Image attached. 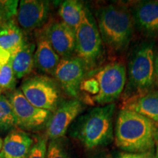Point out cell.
I'll use <instances>...</instances> for the list:
<instances>
[{
  "mask_svg": "<svg viewBox=\"0 0 158 158\" xmlns=\"http://www.w3.org/2000/svg\"><path fill=\"white\" fill-rule=\"evenodd\" d=\"M158 127L152 121L125 108L118 112L115 127L116 147L129 153L154 152Z\"/></svg>",
  "mask_w": 158,
  "mask_h": 158,
  "instance_id": "1",
  "label": "cell"
},
{
  "mask_svg": "<svg viewBox=\"0 0 158 158\" xmlns=\"http://www.w3.org/2000/svg\"><path fill=\"white\" fill-rule=\"evenodd\" d=\"M98 27L103 45L110 52L118 54L129 46L133 35L134 21L123 4H109L97 12Z\"/></svg>",
  "mask_w": 158,
  "mask_h": 158,
  "instance_id": "2",
  "label": "cell"
},
{
  "mask_svg": "<svg viewBox=\"0 0 158 158\" xmlns=\"http://www.w3.org/2000/svg\"><path fill=\"white\" fill-rule=\"evenodd\" d=\"M155 56L152 42L140 43L132 51L123 93L125 102L152 90L155 85Z\"/></svg>",
  "mask_w": 158,
  "mask_h": 158,
  "instance_id": "3",
  "label": "cell"
},
{
  "mask_svg": "<svg viewBox=\"0 0 158 158\" xmlns=\"http://www.w3.org/2000/svg\"><path fill=\"white\" fill-rule=\"evenodd\" d=\"M115 109V103L98 106L78 118L73 135L86 149H95L112 141Z\"/></svg>",
  "mask_w": 158,
  "mask_h": 158,
  "instance_id": "4",
  "label": "cell"
},
{
  "mask_svg": "<svg viewBox=\"0 0 158 158\" xmlns=\"http://www.w3.org/2000/svg\"><path fill=\"white\" fill-rule=\"evenodd\" d=\"M76 55L84 62L88 72L96 69L103 58V43L97 21L86 5L76 30Z\"/></svg>",
  "mask_w": 158,
  "mask_h": 158,
  "instance_id": "5",
  "label": "cell"
},
{
  "mask_svg": "<svg viewBox=\"0 0 158 158\" xmlns=\"http://www.w3.org/2000/svg\"><path fill=\"white\" fill-rule=\"evenodd\" d=\"M87 74L93 77L98 84L99 92L93 99V103L100 106L112 104L123 93L127 81V69L123 63H108Z\"/></svg>",
  "mask_w": 158,
  "mask_h": 158,
  "instance_id": "6",
  "label": "cell"
},
{
  "mask_svg": "<svg viewBox=\"0 0 158 158\" xmlns=\"http://www.w3.org/2000/svg\"><path fill=\"white\" fill-rule=\"evenodd\" d=\"M20 90L35 107L52 113L62 102L58 84L48 76H35L25 79Z\"/></svg>",
  "mask_w": 158,
  "mask_h": 158,
  "instance_id": "7",
  "label": "cell"
},
{
  "mask_svg": "<svg viewBox=\"0 0 158 158\" xmlns=\"http://www.w3.org/2000/svg\"><path fill=\"white\" fill-rule=\"evenodd\" d=\"M13 107L15 125L21 130H35L46 125L52 112L31 104L20 89L13 90L7 97Z\"/></svg>",
  "mask_w": 158,
  "mask_h": 158,
  "instance_id": "8",
  "label": "cell"
},
{
  "mask_svg": "<svg viewBox=\"0 0 158 158\" xmlns=\"http://www.w3.org/2000/svg\"><path fill=\"white\" fill-rule=\"evenodd\" d=\"M87 73L84 62L76 56L61 58L54 77L64 92L72 98L78 99L80 86Z\"/></svg>",
  "mask_w": 158,
  "mask_h": 158,
  "instance_id": "9",
  "label": "cell"
},
{
  "mask_svg": "<svg viewBox=\"0 0 158 158\" xmlns=\"http://www.w3.org/2000/svg\"><path fill=\"white\" fill-rule=\"evenodd\" d=\"M83 109V103L79 99L73 98L62 101L51 114L45 125L48 138L55 141L63 137Z\"/></svg>",
  "mask_w": 158,
  "mask_h": 158,
  "instance_id": "10",
  "label": "cell"
},
{
  "mask_svg": "<svg viewBox=\"0 0 158 158\" xmlns=\"http://www.w3.org/2000/svg\"><path fill=\"white\" fill-rule=\"evenodd\" d=\"M48 39L60 58L76 54V31L62 21H51L44 27Z\"/></svg>",
  "mask_w": 158,
  "mask_h": 158,
  "instance_id": "11",
  "label": "cell"
},
{
  "mask_svg": "<svg viewBox=\"0 0 158 158\" xmlns=\"http://www.w3.org/2000/svg\"><path fill=\"white\" fill-rule=\"evenodd\" d=\"M17 21L25 30H33L45 24L50 12V2L23 0L19 2Z\"/></svg>",
  "mask_w": 158,
  "mask_h": 158,
  "instance_id": "12",
  "label": "cell"
},
{
  "mask_svg": "<svg viewBox=\"0 0 158 158\" xmlns=\"http://www.w3.org/2000/svg\"><path fill=\"white\" fill-rule=\"evenodd\" d=\"M61 58L55 52L47 37L44 27L36 33V48L35 51V67L40 71L54 76Z\"/></svg>",
  "mask_w": 158,
  "mask_h": 158,
  "instance_id": "13",
  "label": "cell"
},
{
  "mask_svg": "<svg viewBox=\"0 0 158 158\" xmlns=\"http://www.w3.org/2000/svg\"><path fill=\"white\" fill-rule=\"evenodd\" d=\"M134 22L142 32L148 36L158 34V1H141L134 7Z\"/></svg>",
  "mask_w": 158,
  "mask_h": 158,
  "instance_id": "14",
  "label": "cell"
},
{
  "mask_svg": "<svg viewBox=\"0 0 158 158\" xmlns=\"http://www.w3.org/2000/svg\"><path fill=\"white\" fill-rule=\"evenodd\" d=\"M33 143L32 138L23 130H11L3 141L0 158H27Z\"/></svg>",
  "mask_w": 158,
  "mask_h": 158,
  "instance_id": "15",
  "label": "cell"
},
{
  "mask_svg": "<svg viewBox=\"0 0 158 158\" xmlns=\"http://www.w3.org/2000/svg\"><path fill=\"white\" fill-rule=\"evenodd\" d=\"M36 44L25 40L18 50L11 54L12 68L16 78L28 76L35 67V51Z\"/></svg>",
  "mask_w": 158,
  "mask_h": 158,
  "instance_id": "16",
  "label": "cell"
},
{
  "mask_svg": "<svg viewBox=\"0 0 158 158\" xmlns=\"http://www.w3.org/2000/svg\"><path fill=\"white\" fill-rule=\"evenodd\" d=\"M123 108L145 116L158 125V89H152L143 95L125 102Z\"/></svg>",
  "mask_w": 158,
  "mask_h": 158,
  "instance_id": "17",
  "label": "cell"
},
{
  "mask_svg": "<svg viewBox=\"0 0 158 158\" xmlns=\"http://www.w3.org/2000/svg\"><path fill=\"white\" fill-rule=\"evenodd\" d=\"M24 41L22 30L13 20L0 26V47L8 51L11 54L15 53Z\"/></svg>",
  "mask_w": 158,
  "mask_h": 158,
  "instance_id": "18",
  "label": "cell"
},
{
  "mask_svg": "<svg viewBox=\"0 0 158 158\" xmlns=\"http://www.w3.org/2000/svg\"><path fill=\"white\" fill-rule=\"evenodd\" d=\"M84 4L77 0H67L59 6V15L62 21L76 31L81 21Z\"/></svg>",
  "mask_w": 158,
  "mask_h": 158,
  "instance_id": "19",
  "label": "cell"
},
{
  "mask_svg": "<svg viewBox=\"0 0 158 158\" xmlns=\"http://www.w3.org/2000/svg\"><path fill=\"white\" fill-rule=\"evenodd\" d=\"M13 107L7 96H0V133L13 130L15 127Z\"/></svg>",
  "mask_w": 158,
  "mask_h": 158,
  "instance_id": "20",
  "label": "cell"
},
{
  "mask_svg": "<svg viewBox=\"0 0 158 158\" xmlns=\"http://www.w3.org/2000/svg\"><path fill=\"white\" fill-rule=\"evenodd\" d=\"M19 5L16 0H0V26L13 20L17 15Z\"/></svg>",
  "mask_w": 158,
  "mask_h": 158,
  "instance_id": "21",
  "label": "cell"
},
{
  "mask_svg": "<svg viewBox=\"0 0 158 158\" xmlns=\"http://www.w3.org/2000/svg\"><path fill=\"white\" fill-rule=\"evenodd\" d=\"M16 79L10 62L0 67V89L2 90H14Z\"/></svg>",
  "mask_w": 158,
  "mask_h": 158,
  "instance_id": "22",
  "label": "cell"
},
{
  "mask_svg": "<svg viewBox=\"0 0 158 158\" xmlns=\"http://www.w3.org/2000/svg\"><path fill=\"white\" fill-rule=\"evenodd\" d=\"M48 139L46 135L38 136L31 146L27 158H47Z\"/></svg>",
  "mask_w": 158,
  "mask_h": 158,
  "instance_id": "23",
  "label": "cell"
},
{
  "mask_svg": "<svg viewBox=\"0 0 158 158\" xmlns=\"http://www.w3.org/2000/svg\"><path fill=\"white\" fill-rule=\"evenodd\" d=\"M47 158H70V156L61 145L60 143L55 141H51L47 150Z\"/></svg>",
  "mask_w": 158,
  "mask_h": 158,
  "instance_id": "24",
  "label": "cell"
},
{
  "mask_svg": "<svg viewBox=\"0 0 158 158\" xmlns=\"http://www.w3.org/2000/svg\"><path fill=\"white\" fill-rule=\"evenodd\" d=\"M118 158H155L154 152L144 153H122Z\"/></svg>",
  "mask_w": 158,
  "mask_h": 158,
  "instance_id": "25",
  "label": "cell"
},
{
  "mask_svg": "<svg viewBox=\"0 0 158 158\" xmlns=\"http://www.w3.org/2000/svg\"><path fill=\"white\" fill-rule=\"evenodd\" d=\"M11 54L8 51L0 47V67L8 64L10 61Z\"/></svg>",
  "mask_w": 158,
  "mask_h": 158,
  "instance_id": "26",
  "label": "cell"
},
{
  "mask_svg": "<svg viewBox=\"0 0 158 158\" xmlns=\"http://www.w3.org/2000/svg\"><path fill=\"white\" fill-rule=\"evenodd\" d=\"M155 85L158 86V50L155 52Z\"/></svg>",
  "mask_w": 158,
  "mask_h": 158,
  "instance_id": "27",
  "label": "cell"
},
{
  "mask_svg": "<svg viewBox=\"0 0 158 158\" xmlns=\"http://www.w3.org/2000/svg\"><path fill=\"white\" fill-rule=\"evenodd\" d=\"M155 147H156V151L155 153V158H158V137L157 139V142H156Z\"/></svg>",
  "mask_w": 158,
  "mask_h": 158,
  "instance_id": "28",
  "label": "cell"
},
{
  "mask_svg": "<svg viewBox=\"0 0 158 158\" xmlns=\"http://www.w3.org/2000/svg\"><path fill=\"white\" fill-rule=\"evenodd\" d=\"M2 145H3V140L2 139L1 137H0V151H1L2 147Z\"/></svg>",
  "mask_w": 158,
  "mask_h": 158,
  "instance_id": "29",
  "label": "cell"
},
{
  "mask_svg": "<svg viewBox=\"0 0 158 158\" xmlns=\"http://www.w3.org/2000/svg\"><path fill=\"white\" fill-rule=\"evenodd\" d=\"M101 158H112V157H111V156H110V155H106V156H104V157H102Z\"/></svg>",
  "mask_w": 158,
  "mask_h": 158,
  "instance_id": "30",
  "label": "cell"
},
{
  "mask_svg": "<svg viewBox=\"0 0 158 158\" xmlns=\"http://www.w3.org/2000/svg\"><path fill=\"white\" fill-rule=\"evenodd\" d=\"M2 90L1 89H0V96L2 95Z\"/></svg>",
  "mask_w": 158,
  "mask_h": 158,
  "instance_id": "31",
  "label": "cell"
}]
</instances>
